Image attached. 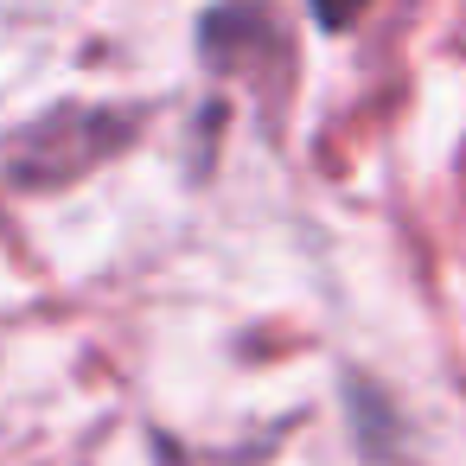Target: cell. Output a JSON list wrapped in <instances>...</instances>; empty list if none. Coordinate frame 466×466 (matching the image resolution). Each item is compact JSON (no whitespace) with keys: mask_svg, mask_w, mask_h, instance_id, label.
<instances>
[{"mask_svg":"<svg viewBox=\"0 0 466 466\" xmlns=\"http://www.w3.org/2000/svg\"><path fill=\"white\" fill-rule=\"evenodd\" d=\"M307 7H313V20H319L326 33H339V26H351V20L370 7V0H307Z\"/></svg>","mask_w":466,"mask_h":466,"instance_id":"obj_1","label":"cell"}]
</instances>
